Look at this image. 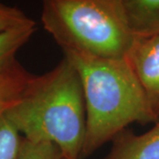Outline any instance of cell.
<instances>
[{
	"instance_id": "cell-1",
	"label": "cell",
	"mask_w": 159,
	"mask_h": 159,
	"mask_svg": "<svg viewBox=\"0 0 159 159\" xmlns=\"http://www.w3.org/2000/svg\"><path fill=\"white\" fill-rule=\"evenodd\" d=\"M6 116L27 141L51 142L65 159H80L85 100L79 73L66 57L50 72L34 76L22 98Z\"/></svg>"
},
{
	"instance_id": "cell-2",
	"label": "cell",
	"mask_w": 159,
	"mask_h": 159,
	"mask_svg": "<svg viewBox=\"0 0 159 159\" xmlns=\"http://www.w3.org/2000/svg\"><path fill=\"white\" fill-rule=\"evenodd\" d=\"M81 80L86 128L80 158L94 153L132 123L156 122L140 81L126 58L64 53Z\"/></svg>"
},
{
	"instance_id": "cell-3",
	"label": "cell",
	"mask_w": 159,
	"mask_h": 159,
	"mask_svg": "<svg viewBox=\"0 0 159 159\" xmlns=\"http://www.w3.org/2000/svg\"><path fill=\"white\" fill-rule=\"evenodd\" d=\"M41 19L64 53L122 58L135 39L121 0H43Z\"/></svg>"
},
{
	"instance_id": "cell-4",
	"label": "cell",
	"mask_w": 159,
	"mask_h": 159,
	"mask_svg": "<svg viewBox=\"0 0 159 159\" xmlns=\"http://www.w3.org/2000/svg\"><path fill=\"white\" fill-rule=\"evenodd\" d=\"M140 81L149 107L159 119V34L135 36L125 56Z\"/></svg>"
},
{
	"instance_id": "cell-5",
	"label": "cell",
	"mask_w": 159,
	"mask_h": 159,
	"mask_svg": "<svg viewBox=\"0 0 159 159\" xmlns=\"http://www.w3.org/2000/svg\"><path fill=\"white\" fill-rule=\"evenodd\" d=\"M104 159H159V119L148 132L135 134L125 129L112 140Z\"/></svg>"
},
{
	"instance_id": "cell-6",
	"label": "cell",
	"mask_w": 159,
	"mask_h": 159,
	"mask_svg": "<svg viewBox=\"0 0 159 159\" xmlns=\"http://www.w3.org/2000/svg\"><path fill=\"white\" fill-rule=\"evenodd\" d=\"M33 78L17 60L0 73V116L20 102Z\"/></svg>"
},
{
	"instance_id": "cell-7",
	"label": "cell",
	"mask_w": 159,
	"mask_h": 159,
	"mask_svg": "<svg viewBox=\"0 0 159 159\" xmlns=\"http://www.w3.org/2000/svg\"><path fill=\"white\" fill-rule=\"evenodd\" d=\"M135 36H147L159 29V0H121Z\"/></svg>"
},
{
	"instance_id": "cell-8",
	"label": "cell",
	"mask_w": 159,
	"mask_h": 159,
	"mask_svg": "<svg viewBox=\"0 0 159 159\" xmlns=\"http://www.w3.org/2000/svg\"><path fill=\"white\" fill-rule=\"evenodd\" d=\"M36 30L35 22L0 33V73L16 61L15 55Z\"/></svg>"
},
{
	"instance_id": "cell-9",
	"label": "cell",
	"mask_w": 159,
	"mask_h": 159,
	"mask_svg": "<svg viewBox=\"0 0 159 159\" xmlns=\"http://www.w3.org/2000/svg\"><path fill=\"white\" fill-rule=\"evenodd\" d=\"M6 116H0V159H19L24 138Z\"/></svg>"
},
{
	"instance_id": "cell-10",
	"label": "cell",
	"mask_w": 159,
	"mask_h": 159,
	"mask_svg": "<svg viewBox=\"0 0 159 159\" xmlns=\"http://www.w3.org/2000/svg\"><path fill=\"white\" fill-rule=\"evenodd\" d=\"M19 159H63V156L53 143L31 142L24 138Z\"/></svg>"
},
{
	"instance_id": "cell-11",
	"label": "cell",
	"mask_w": 159,
	"mask_h": 159,
	"mask_svg": "<svg viewBox=\"0 0 159 159\" xmlns=\"http://www.w3.org/2000/svg\"><path fill=\"white\" fill-rule=\"evenodd\" d=\"M34 22L17 7L0 3V33Z\"/></svg>"
},
{
	"instance_id": "cell-12",
	"label": "cell",
	"mask_w": 159,
	"mask_h": 159,
	"mask_svg": "<svg viewBox=\"0 0 159 159\" xmlns=\"http://www.w3.org/2000/svg\"><path fill=\"white\" fill-rule=\"evenodd\" d=\"M159 34V29H157V31H156V32H155V33L152 34ZM150 35H151V34H150Z\"/></svg>"
},
{
	"instance_id": "cell-13",
	"label": "cell",
	"mask_w": 159,
	"mask_h": 159,
	"mask_svg": "<svg viewBox=\"0 0 159 159\" xmlns=\"http://www.w3.org/2000/svg\"><path fill=\"white\" fill-rule=\"evenodd\" d=\"M63 159H65V158H64V157H63Z\"/></svg>"
}]
</instances>
